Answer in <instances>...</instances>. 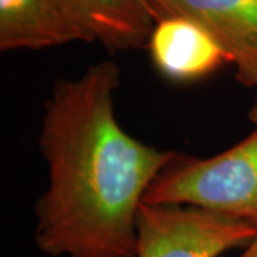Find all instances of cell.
<instances>
[{
	"label": "cell",
	"mask_w": 257,
	"mask_h": 257,
	"mask_svg": "<svg viewBox=\"0 0 257 257\" xmlns=\"http://www.w3.org/2000/svg\"><path fill=\"white\" fill-rule=\"evenodd\" d=\"M153 3L160 19L183 16L203 26L234 64L237 80L257 89V0H153Z\"/></svg>",
	"instance_id": "cell-4"
},
{
	"label": "cell",
	"mask_w": 257,
	"mask_h": 257,
	"mask_svg": "<svg viewBox=\"0 0 257 257\" xmlns=\"http://www.w3.org/2000/svg\"><path fill=\"white\" fill-rule=\"evenodd\" d=\"M96 42L67 0H0V49L3 52Z\"/></svg>",
	"instance_id": "cell-5"
},
{
	"label": "cell",
	"mask_w": 257,
	"mask_h": 257,
	"mask_svg": "<svg viewBox=\"0 0 257 257\" xmlns=\"http://www.w3.org/2000/svg\"><path fill=\"white\" fill-rule=\"evenodd\" d=\"M138 257H219L257 236L247 221L192 206L142 203Z\"/></svg>",
	"instance_id": "cell-3"
},
{
	"label": "cell",
	"mask_w": 257,
	"mask_h": 257,
	"mask_svg": "<svg viewBox=\"0 0 257 257\" xmlns=\"http://www.w3.org/2000/svg\"><path fill=\"white\" fill-rule=\"evenodd\" d=\"M237 257H257V236L248 243Z\"/></svg>",
	"instance_id": "cell-8"
},
{
	"label": "cell",
	"mask_w": 257,
	"mask_h": 257,
	"mask_svg": "<svg viewBox=\"0 0 257 257\" xmlns=\"http://www.w3.org/2000/svg\"><path fill=\"white\" fill-rule=\"evenodd\" d=\"M94 40L109 50L139 49L149 43L159 22L153 0H67Z\"/></svg>",
	"instance_id": "cell-7"
},
{
	"label": "cell",
	"mask_w": 257,
	"mask_h": 257,
	"mask_svg": "<svg viewBox=\"0 0 257 257\" xmlns=\"http://www.w3.org/2000/svg\"><path fill=\"white\" fill-rule=\"evenodd\" d=\"M248 116L254 130L220 155H176L149 187L143 203L199 207L257 227V101Z\"/></svg>",
	"instance_id": "cell-2"
},
{
	"label": "cell",
	"mask_w": 257,
	"mask_h": 257,
	"mask_svg": "<svg viewBox=\"0 0 257 257\" xmlns=\"http://www.w3.org/2000/svg\"><path fill=\"white\" fill-rule=\"evenodd\" d=\"M119 86V66L103 60L57 80L45 103L39 146L49 183L36 203L35 239L49 256L138 257L139 209L177 153L123 130Z\"/></svg>",
	"instance_id": "cell-1"
},
{
	"label": "cell",
	"mask_w": 257,
	"mask_h": 257,
	"mask_svg": "<svg viewBox=\"0 0 257 257\" xmlns=\"http://www.w3.org/2000/svg\"><path fill=\"white\" fill-rule=\"evenodd\" d=\"M147 46L157 70L177 82L200 80L230 63L216 39L199 23L183 16L160 19Z\"/></svg>",
	"instance_id": "cell-6"
}]
</instances>
